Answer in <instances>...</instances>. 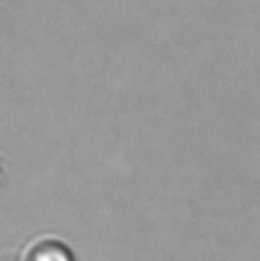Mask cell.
Instances as JSON below:
<instances>
[{
    "instance_id": "obj_1",
    "label": "cell",
    "mask_w": 260,
    "mask_h": 261,
    "mask_svg": "<svg viewBox=\"0 0 260 261\" xmlns=\"http://www.w3.org/2000/svg\"><path fill=\"white\" fill-rule=\"evenodd\" d=\"M22 261H75L66 242L53 234L33 240L23 252Z\"/></svg>"
}]
</instances>
